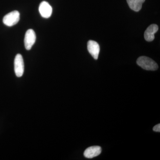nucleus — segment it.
Listing matches in <instances>:
<instances>
[{
    "label": "nucleus",
    "instance_id": "obj_5",
    "mask_svg": "<svg viewBox=\"0 0 160 160\" xmlns=\"http://www.w3.org/2000/svg\"><path fill=\"white\" fill-rule=\"evenodd\" d=\"M39 11L42 17L48 18L51 17L52 9L49 3L46 1H43L40 4Z\"/></svg>",
    "mask_w": 160,
    "mask_h": 160
},
{
    "label": "nucleus",
    "instance_id": "obj_9",
    "mask_svg": "<svg viewBox=\"0 0 160 160\" xmlns=\"http://www.w3.org/2000/svg\"><path fill=\"white\" fill-rule=\"evenodd\" d=\"M129 8L135 12L139 11L142 9L143 3L145 0H126Z\"/></svg>",
    "mask_w": 160,
    "mask_h": 160
},
{
    "label": "nucleus",
    "instance_id": "obj_4",
    "mask_svg": "<svg viewBox=\"0 0 160 160\" xmlns=\"http://www.w3.org/2000/svg\"><path fill=\"white\" fill-rule=\"evenodd\" d=\"M36 40V35L34 30L29 29L26 31L24 39L25 48L27 50L31 49Z\"/></svg>",
    "mask_w": 160,
    "mask_h": 160
},
{
    "label": "nucleus",
    "instance_id": "obj_8",
    "mask_svg": "<svg viewBox=\"0 0 160 160\" xmlns=\"http://www.w3.org/2000/svg\"><path fill=\"white\" fill-rule=\"evenodd\" d=\"M158 30V27L156 24H152L148 27L145 33L144 38L147 42H152L154 39V34Z\"/></svg>",
    "mask_w": 160,
    "mask_h": 160
},
{
    "label": "nucleus",
    "instance_id": "obj_7",
    "mask_svg": "<svg viewBox=\"0 0 160 160\" xmlns=\"http://www.w3.org/2000/svg\"><path fill=\"white\" fill-rule=\"evenodd\" d=\"M102 149L99 146L89 147L84 152V155L87 158H92L101 154Z\"/></svg>",
    "mask_w": 160,
    "mask_h": 160
},
{
    "label": "nucleus",
    "instance_id": "obj_3",
    "mask_svg": "<svg viewBox=\"0 0 160 160\" xmlns=\"http://www.w3.org/2000/svg\"><path fill=\"white\" fill-rule=\"evenodd\" d=\"M14 71L17 77L22 76L24 72V60L22 55L18 54L15 58Z\"/></svg>",
    "mask_w": 160,
    "mask_h": 160
},
{
    "label": "nucleus",
    "instance_id": "obj_10",
    "mask_svg": "<svg viewBox=\"0 0 160 160\" xmlns=\"http://www.w3.org/2000/svg\"><path fill=\"white\" fill-rule=\"evenodd\" d=\"M153 130L156 132H160V124H158L154 126L153 128Z\"/></svg>",
    "mask_w": 160,
    "mask_h": 160
},
{
    "label": "nucleus",
    "instance_id": "obj_1",
    "mask_svg": "<svg viewBox=\"0 0 160 160\" xmlns=\"http://www.w3.org/2000/svg\"><path fill=\"white\" fill-rule=\"evenodd\" d=\"M137 63L142 69L146 70L155 71L157 70L158 68L157 63L153 60L147 57H140L138 59Z\"/></svg>",
    "mask_w": 160,
    "mask_h": 160
},
{
    "label": "nucleus",
    "instance_id": "obj_2",
    "mask_svg": "<svg viewBox=\"0 0 160 160\" xmlns=\"http://www.w3.org/2000/svg\"><path fill=\"white\" fill-rule=\"evenodd\" d=\"M19 20V12L15 10L11 12L4 16L3 19V22L6 26L11 27L17 24Z\"/></svg>",
    "mask_w": 160,
    "mask_h": 160
},
{
    "label": "nucleus",
    "instance_id": "obj_6",
    "mask_svg": "<svg viewBox=\"0 0 160 160\" xmlns=\"http://www.w3.org/2000/svg\"><path fill=\"white\" fill-rule=\"evenodd\" d=\"M87 49L93 58L97 60L100 52V46L95 41L89 40L87 43Z\"/></svg>",
    "mask_w": 160,
    "mask_h": 160
}]
</instances>
